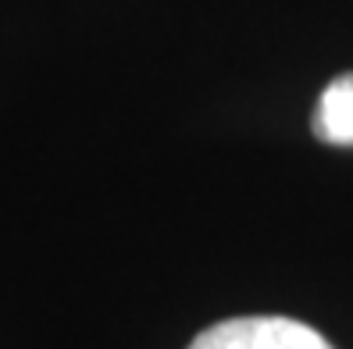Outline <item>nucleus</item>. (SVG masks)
Instances as JSON below:
<instances>
[{
	"label": "nucleus",
	"mask_w": 353,
	"mask_h": 349,
	"mask_svg": "<svg viewBox=\"0 0 353 349\" xmlns=\"http://www.w3.org/2000/svg\"><path fill=\"white\" fill-rule=\"evenodd\" d=\"M190 349H336L321 332L293 317H232L200 332Z\"/></svg>",
	"instance_id": "1"
},
{
	"label": "nucleus",
	"mask_w": 353,
	"mask_h": 349,
	"mask_svg": "<svg viewBox=\"0 0 353 349\" xmlns=\"http://www.w3.org/2000/svg\"><path fill=\"white\" fill-rule=\"evenodd\" d=\"M314 136L332 147H353V72L325 86L314 107Z\"/></svg>",
	"instance_id": "2"
}]
</instances>
